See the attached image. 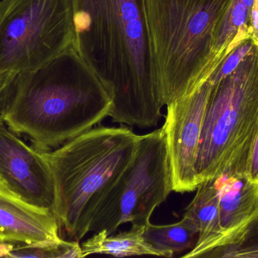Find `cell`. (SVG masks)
Wrapping results in <instances>:
<instances>
[{"label":"cell","instance_id":"6da1fadb","mask_svg":"<svg viewBox=\"0 0 258 258\" xmlns=\"http://www.w3.org/2000/svg\"><path fill=\"white\" fill-rule=\"evenodd\" d=\"M73 47L113 95L112 122L156 127L165 106L144 0H73Z\"/></svg>","mask_w":258,"mask_h":258},{"label":"cell","instance_id":"7a4b0ae2","mask_svg":"<svg viewBox=\"0 0 258 258\" xmlns=\"http://www.w3.org/2000/svg\"><path fill=\"white\" fill-rule=\"evenodd\" d=\"M113 98L74 47L20 76L2 112L39 152L51 151L109 117Z\"/></svg>","mask_w":258,"mask_h":258},{"label":"cell","instance_id":"3957f363","mask_svg":"<svg viewBox=\"0 0 258 258\" xmlns=\"http://www.w3.org/2000/svg\"><path fill=\"white\" fill-rule=\"evenodd\" d=\"M155 71L165 106L195 92L222 63L218 32L233 0H144Z\"/></svg>","mask_w":258,"mask_h":258},{"label":"cell","instance_id":"277c9868","mask_svg":"<svg viewBox=\"0 0 258 258\" xmlns=\"http://www.w3.org/2000/svg\"><path fill=\"white\" fill-rule=\"evenodd\" d=\"M139 139L128 127H95L42 152L54 178V212L71 240L90 232L95 211L132 162Z\"/></svg>","mask_w":258,"mask_h":258},{"label":"cell","instance_id":"5b68a950","mask_svg":"<svg viewBox=\"0 0 258 258\" xmlns=\"http://www.w3.org/2000/svg\"><path fill=\"white\" fill-rule=\"evenodd\" d=\"M258 132V46L213 83L197 161L199 184L221 176L246 177Z\"/></svg>","mask_w":258,"mask_h":258},{"label":"cell","instance_id":"8992f818","mask_svg":"<svg viewBox=\"0 0 258 258\" xmlns=\"http://www.w3.org/2000/svg\"><path fill=\"white\" fill-rule=\"evenodd\" d=\"M73 0L0 2V100L15 80L73 46Z\"/></svg>","mask_w":258,"mask_h":258},{"label":"cell","instance_id":"52a82bcc","mask_svg":"<svg viewBox=\"0 0 258 258\" xmlns=\"http://www.w3.org/2000/svg\"><path fill=\"white\" fill-rule=\"evenodd\" d=\"M173 191L165 132L162 127L140 136L126 169L102 200L89 231L114 234L125 224L146 227L155 209Z\"/></svg>","mask_w":258,"mask_h":258},{"label":"cell","instance_id":"ba28073f","mask_svg":"<svg viewBox=\"0 0 258 258\" xmlns=\"http://www.w3.org/2000/svg\"><path fill=\"white\" fill-rule=\"evenodd\" d=\"M212 88L213 82L209 77L195 92L167 106L162 128L174 192H194L200 186L197 175V156Z\"/></svg>","mask_w":258,"mask_h":258},{"label":"cell","instance_id":"9c48e42d","mask_svg":"<svg viewBox=\"0 0 258 258\" xmlns=\"http://www.w3.org/2000/svg\"><path fill=\"white\" fill-rule=\"evenodd\" d=\"M0 178L27 202L54 212L55 186L42 152L11 130L0 117Z\"/></svg>","mask_w":258,"mask_h":258},{"label":"cell","instance_id":"30bf717a","mask_svg":"<svg viewBox=\"0 0 258 258\" xmlns=\"http://www.w3.org/2000/svg\"><path fill=\"white\" fill-rule=\"evenodd\" d=\"M52 210L33 205L0 178V242L50 247L63 242Z\"/></svg>","mask_w":258,"mask_h":258},{"label":"cell","instance_id":"8fae6325","mask_svg":"<svg viewBox=\"0 0 258 258\" xmlns=\"http://www.w3.org/2000/svg\"><path fill=\"white\" fill-rule=\"evenodd\" d=\"M214 181L219 198L221 242L209 257H222L244 242L258 221V184L237 175L221 176Z\"/></svg>","mask_w":258,"mask_h":258},{"label":"cell","instance_id":"7c38bea8","mask_svg":"<svg viewBox=\"0 0 258 258\" xmlns=\"http://www.w3.org/2000/svg\"><path fill=\"white\" fill-rule=\"evenodd\" d=\"M197 190L184 215L195 223L198 238L192 250L183 257H209L221 247L219 198L215 181L205 182Z\"/></svg>","mask_w":258,"mask_h":258},{"label":"cell","instance_id":"4fadbf2b","mask_svg":"<svg viewBox=\"0 0 258 258\" xmlns=\"http://www.w3.org/2000/svg\"><path fill=\"white\" fill-rule=\"evenodd\" d=\"M146 227L132 225L128 231L116 235H108L105 230L95 233L92 237L82 243L83 258L92 254H106L116 257L142 255L163 257L161 251L144 239L143 234Z\"/></svg>","mask_w":258,"mask_h":258},{"label":"cell","instance_id":"5bb4252c","mask_svg":"<svg viewBox=\"0 0 258 258\" xmlns=\"http://www.w3.org/2000/svg\"><path fill=\"white\" fill-rule=\"evenodd\" d=\"M146 242L163 254L164 257H172L176 253L191 248L198 230L187 215L175 224L169 225L147 224L143 234Z\"/></svg>","mask_w":258,"mask_h":258},{"label":"cell","instance_id":"9a60e30c","mask_svg":"<svg viewBox=\"0 0 258 258\" xmlns=\"http://www.w3.org/2000/svg\"><path fill=\"white\" fill-rule=\"evenodd\" d=\"M6 257L83 258L78 241H63L54 246L36 245H12Z\"/></svg>","mask_w":258,"mask_h":258},{"label":"cell","instance_id":"2e32d148","mask_svg":"<svg viewBox=\"0 0 258 258\" xmlns=\"http://www.w3.org/2000/svg\"><path fill=\"white\" fill-rule=\"evenodd\" d=\"M222 257L258 258V221L251 227L245 241L236 248L224 253Z\"/></svg>","mask_w":258,"mask_h":258},{"label":"cell","instance_id":"e0dca14e","mask_svg":"<svg viewBox=\"0 0 258 258\" xmlns=\"http://www.w3.org/2000/svg\"><path fill=\"white\" fill-rule=\"evenodd\" d=\"M245 174L248 180L258 184V132L250 151Z\"/></svg>","mask_w":258,"mask_h":258},{"label":"cell","instance_id":"ac0fdd59","mask_svg":"<svg viewBox=\"0 0 258 258\" xmlns=\"http://www.w3.org/2000/svg\"><path fill=\"white\" fill-rule=\"evenodd\" d=\"M249 33L253 44L258 46V0H254L250 14Z\"/></svg>","mask_w":258,"mask_h":258},{"label":"cell","instance_id":"d6986e66","mask_svg":"<svg viewBox=\"0 0 258 258\" xmlns=\"http://www.w3.org/2000/svg\"><path fill=\"white\" fill-rule=\"evenodd\" d=\"M11 247H12L11 244L2 243V242H0V257H6Z\"/></svg>","mask_w":258,"mask_h":258},{"label":"cell","instance_id":"ffe728a7","mask_svg":"<svg viewBox=\"0 0 258 258\" xmlns=\"http://www.w3.org/2000/svg\"><path fill=\"white\" fill-rule=\"evenodd\" d=\"M3 109H4V104L0 101V117H2V112H3Z\"/></svg>","mask_w":258,"mask_h":258}]
</instances>
